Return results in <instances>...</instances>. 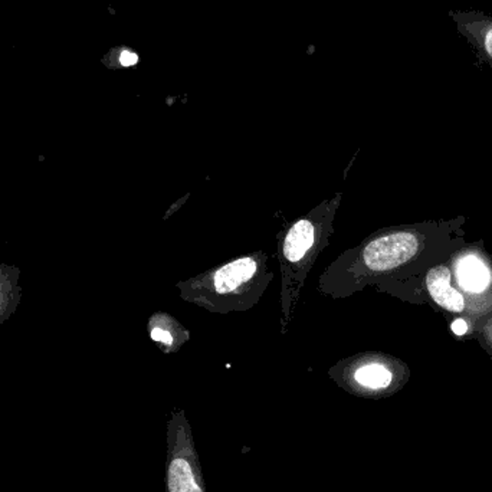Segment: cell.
<instances>
[{
    "instance_id": "8fae6325",
    "label": "cell",
    "mask_w": 492,
    "mask_h": 492,
    "mask_svg": "<svg viewBox=\"0 0 492 492\" xmlns=\"http://www.w3.org/2000/svg\"><path fill=\"white\" fill-rule=\"evenodd\" d=\"M452 330L458 335L465 334V333H466V324H465L462 320H456V322L452 324Z\"/></svg>"
},
{
    "instance_id": "7c38bea8",
    "label": "cell",
    "mask_w": 492,
    "mask_h": 492,
    "mask_svg": "<svg viewBox=\"0 0 492 492\" xmlns=\"http://www.w3.org/2000/svg\"><path fill=\"white\" fill-rule=\"evenodd\" d=\"M487 49H488L489 55L492 56V31L489 32L488 36L486 39Z\"/></svg>"
},
{
    "instance_id": "9c48e42d",
    "label": "cell",
    "mask_w": 492,
    "mask_h": 492,
    "mask_svg": "<svg viewBox=\"0 0 492 492\" xmlns=\"http://www.w3.org/2000/svg\"><path fill=\"white\" fill-rule=\"evenodd\" d=\"M138 61V56L136 54H130V52H123L120 56L121 66L131 67L136 66Z\"/></svg>"
},
{
    "instance_id": "5b68a950",
    "label": "cell",
    "mask_w": 492,
    "mask_h": 492,
    "mask_svg": "<svg viewBox=\"0 0 492 492\" xmlns=\"http://www.w3.org/2000/svg\"><path fill=\"white\" fill-rule=\"evenodd\" d=\"M328 376L345 392L357 396H372L392 389L396 372L394 360L369 353L342 360L328 370Z\"/></svg>"
},
{
    "instance_id": "7a4b0ae2",
    "label": "cell",
    "mask_w": 492,
    "mask_h": 492,
    "mask_svg": "<svg viewBox=\"0 0 492 492\" xmlns=\"http://www.w3.org/2000/svg\"><path fill=\"white\" fill-rule=\"evenodd\" d=\"M343 193L313 208L278 233V261L281 265V334H287L294 320L308 273L327 248L334 233L335 216Z\"/></svg>"
},
{
    "instance_id": "30bf717a",
    "label": "cell",
    "mask_w": 492,
    "mask_h": 492,
    "mask_svg": "<svg viewBox=\"0 0 492 492\" xmlns=\"http://www.w3.org/2000/svg\"><path fill=\"white\" fill-rule=\"evenodd\" d=\"M484 339H486V344L491 345L492 349V318L487 323L486 328H484Z\"/></svg>"
},
{
    "instance_id": "3957f363",
    "label": "cell",
    "mask_w": 492,
    "mask_h": 492,
    "mask_svg": "<svg viewBox=\"0 0 492 492\" xmlns=\"http://www.w3.org/2000/svg\"><path fill=\"white\" fill-rule=\"evenodd\" d=\"M263 251L246 253L230 262L176 284L181 300L213 314L248 312L260 302L273 280Z\"/></svg>"
},
{
    "instance_id": "277c9868",
    "label": "cell",
    "mask_w": 492,
    "mask_h": 492,
    "mask_svg": "<svg viewBox=\"0 0 492 492\" xmlns=\"http://www.w3.org/2000/svg\"><path fill=\"white\" fill-rule=\"evenodd\" d=\"M166 482L169 492H206L202 466L185 412L175 409L168 421Z\"/></svg>"
},
{
    "instance_id": "52a82bcc",
    "label": "cell",
    "mask_w": 492,
    "mask_h": 492,
    "mask_svg": "<svg viewBox=\"0 0 492 492\" xmlns=\"http://www.w3.org/2000/svg\"><path fill=\"white\" fill-rule=\"evenodd\" d=\"M451 281V270L445 265H437L426 273L425 284L432 300L439 307L455 314H462L466 310V298L461 291L452 287Z\"/></svg>"
},
{
    "instance_id": "8992f818",
    "label": "cell",
    "mask_w": 492,
    "mask_h": 492,
    "mask_svg": "<svg viewBox=\"0 0 492 492\" xmlns=\"http://www.w3.org/2000/svg\"><path fill=\"white\" fill-rule=\"evenodd\" d=\"M455 278L476 312L492 310V262L486 253L464 251L454 257Z\"/></svg>"
},
{
    "instance_id": "6da1fadb",
    "label": "cell",
    "mask_w": 492,
    "mask_h": 492,
    "mask_svg": "<svg viewBox=\"0 0 492 492\" xmlns=\"http://www.w3.org/2000/svg\"><path fill=\"white\" fill-rule=\"evenodd\" d=\"M421 251V233L416 231L397 228L373 233L328 265L318 280V292L333 300L350 297L370 282L406 267Z\"/></svg>"
},
{
    "instance_id": "ba28073f",
    "label": "cell",
    "mask_w": 492,
    "mask_h": 492,
    "mask_svg": "<svg viewBox=\"0 0 492 492\" xmlns=\"http://www.w3.org/2000/svg\"><path fill=\"white\" fill-rule=\"evenodd\" d=\"M151 340L159 343L164 353L179 352L181 345L190 340V333L169 314H153L149 322Z\"/></svg>"
}]
</instances>
